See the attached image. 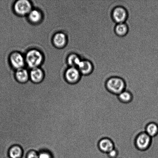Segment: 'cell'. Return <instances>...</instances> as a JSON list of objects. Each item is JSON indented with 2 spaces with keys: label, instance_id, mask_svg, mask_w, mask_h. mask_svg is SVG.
I'll return each mask as SVG.
<instances>
[{
  "label": "cell",
  "instance_id": "6da1fadb",
  "mask_svg": "<svg viewBox=\"0 0 158 158\" xmlns=\"http://www.w3.org/2000/svg\"><path fill=\"white\" fill-rule=\"evenodd\" d=\"M24 44L26 49L24 54L26 65L29 69L40 67L44 61V56L43 52L39 49L35 48H28Z\"/></svg>",
  "mask_w": 158,
  "mask_h": 158
},
{
  "label": "cell",
  "instance_id": "7a4b0ae2",
  "mask_svg": "<svg viewBox=\"0 0 158 158\" xmlns=\"http://www.w3.org/2000/svg\"><path fill=\"white\" fill-rule=\"evenodd\" d=\"M106 90L113 95L117 96L126 89L125 80L120 77H111L106 80L105 85Z\"/></svg>",
  "mask_w": 158,
  "mask_h": 158
},
{
  "label": "cell",
  "instance_id": "3957f363",
  "mask_svg": "<svg viewBox=\"0 0 158 158\" xmlns=\"http://www.w3.org/2000/svg\"><path fill=\"white\" fill-rule=\"evenodd\" d=\"M153 142V139L144 131H141L135 136L134 140V144L138 151L144 152L151 148Z\"/></svg>",
  "mask_w": 158,
  "mask_h": 158
},
{
  "label": "cell",
  "instance_id": "277c9868",
  "mask_svg": "<svg viewBox=\"0 0 158 158\" xmlns=\"http://www.w3.org/2000/svg\"><path fill=\"white\" fill-rule=\"evenodd\" d=\"M33 9L30 0H15L13 9L17 15L20 17H26Z\"/></svg>",
  "mask_w": 158,
  "mask_h": 158
},
{
  "label": "cell",
  "instance_id": "5b68a950",
  "mask_svg": "<svg viewBox=\"0 0 158 158\" xmlns=\"http://www.w3.org/2000/svg\"><path fill=\"white\" fill-rule=\"evenodd\" d=\"M9 61L15 70L24 68L26 65L24 54L19 51H15L11 52L9 55Z\"/></svg>",
  "mask_w": 158,
  "mask_h": 158
},
{
  "label": "cell",
  "instance_id": "8992f818",
  "mask_svg": "<svg viewBox=\"0 0 158 158\" xmlns=\"http://www.w3.org/2000/svg\"><path fill=\"white\" fill-rule=\"evenodd\" d=\"M128 16L127 10L123 6H117L113 9L111 12V17L117 24L125 23Z\"/></svg>",
  "mask_w": 158,
  "mask_h": 158
},
{
  "label": "cell",
  "instance_id": "52a82bcc",
  "mask_svg": "<svg viewBox=\"0 0 158 158\" xmlns=\"http://www.w3.org/2000/svg\"><path fill=\"white\" fill-rule=\"evenodd\" d=\"M98 149L101 152L107 154L115 148L114 141L110 138L104 137L100 138L97 143Z\"/></svg>",
  "mask_w": 158,
  "mask_h": 158
},
{
  "label": "cell",
  "instance_id": "ba28073f",
  "mask_svg": "<svg viewBox=\"0 0 158 158\" xmlns=\"http://www.w3.org/2000/svg\"><path fill=\"white\" fill-rule=\"evenodd\" d=\"M81 75L78 69L75 67L68 68L64 73V77L66 81L72 84L78 83Z\"/></svg>",
  "mask_w": 158,
  "mask_h": 158
},
{
  "label": "cell",
  "instance_id": "9c48e42d",
  "mask_svg": "<svg viewBox=\"0 0 158 158\" xmlns=\"http://www.w3.org/2000/svg\"><path fill=\"white\" fill-rule=\"evenodd\" d=\"M52 44L58 48H62L67 44V35L63 31H58L56 32L52 37Z\"/></svg>",
  "mask_w": 158,
  "mask_h": 158
},
{
  "label": "cell",
  "instance_id": "30bf717a",
  "mask_svg": "<svg viewBox=\"0 0 158 158\" xmlns=\"http://www.w3.org/2000/svg\"><path fill=\"white\" fill-rule=\"evenodd\" d=\"M26 17L29 22L33 24H39L43 21L44 18L43 12L37 8H33Z\"/></svg>",
  "mask_w": 158,
  "mask_h": 158
},
{
  "label": "cell",
  "instance_id": "8fae6325",
  "mask_svg": "<svg viewBox=\"0 0 158 158\" xmlns=\"http://www.w3.org/2000/svg\"><path fill=\"white\" fill-rule=\"evenodd\" d=\"M44 76V72L41 68H34L29 71V78L34 83H40L43 80Z\"/></svg>",
  "mask_w": 158,
  "mask_h": 158
},
{
  "label": "cell",
  "instance_id": "7c38bea8",
  "mask_svg": "<svg viewBox=\"0 0 158 158\" xmlns=\"http://www.w3.org/2000/svg\"><path fill=\"white\" fill-rule=\"evenodd\" d=\"M77 69L82 75H87L93 72L94 66L89 60H83L81 61Z\"/></svg>",
  "mask_w": 158,
  "mask_h": 158
},
{
  "label": "cell",
  "instance_id": "4fadbf2b",
  "mask_svg": "<svg viewBox=\"0 0 158 158\" xmlns=\"http://www.w3.org/2000/svg\"><path fill=\"white\" fill-rule=\"evenodd\" d=\"M117 100L123 104H128L133 102L134 99V94L131 91L126 89L117 96Z\"/></svg>",
  "mask_w": 158,
  "mask_h": 158
},
{
  "label": "cell",
  "instance_id": "5bb4252c",
  "mask_svg": "<svg viewBox=\"0 0 158 158\" xmlns=\"http://www.w3.org/2000/svg\"><path fill=\"white\" fill-rule=\"evenodd\" d=\"M15 78L17 81L20 83H26L29 80V72L26 68L15 70Z\"/></svg>",
  "mask_w": 158,
  "mask_h": 158
},
{
  "label": "cell",
  "instance_id": "9a60e30c",
  "mask_svg": "<svg viewBox=\"0 0 158 158\" xmlns=\"http://www.w3.org/2000/svg\"><path fill=\"white\" fill-rule=\"evenodd\" d=\"M144 131L152 139L158 135V124L154 122H150L145 125Z\"/></svg>",
  "mask_w": 158,
  "mask_h": 158
},
{
  "label": "cell",
  "instance_id": "2e32d148",
  "mask_svg": "<svg viewBox=\"0 0 158 158\" xmlns=\"http://www.w3.org/2000/svg\"><path fill=\"white\" fill-rule=\"evenodd\" d=\"M82 60L78 54L72 52L68 56L67 63L69 67H78V65Z\"/></svg>",
  "mask_w": 158,
  "mask_h": 158
},
{
  "label": "cell",
  "instance_id": "e0dca14e",
  "mask_svg": "<svg viewBox=\"0 0 158 158\" xmlns=\"http://www.w3.org/2000/svg\"><path fill=\"white\" fill-rule=\"evenodd\" d=\"M23 150L18 145H15L10 148L9 155L10 158H22L23 155Z\"/></svg>",
  "mask_w": 158,
  "mask_h": 158
},
{
  "label": "cell",
  "instance_id": "ac0fdd59",
  "mask_svg": "<svg viewBox=\"0 0 158 158\" xmlns=\"http://www.w3.org/2000/svg\"><path fill=\"white\" fill-rule=\"evenodd\" d=\"M128 28L125 23H118L114 27V32L119 36H123L128 33Z\"/></svg>",
  "mask_w": 158,
  "mask_h": 158
},
{
  "label": "cell",
  "instance_id": "d6986e66",
  "mask_svg": "<svg viewBox=\"0 0 158 158\" xmlns=\"http://www.w3.org/2000/svg\"><path fill=\"white\" fill-rule=\"evenodd\" d=\"M106 154L108 158H118L119 152L118 150L115 148Z\"/></svg>",
  "mask_w": 158,
  "mask_h": 158
},
{
  "label": "cell",
  "instance_id": "ffe728a7",
  "mask_svg": "<svg viewBox=\"0 0 158 158\" xmlns=\"http://www.w3.org/2000/svg\"><path fill=\"white\" fill-rule=\"evenodd\" d=\"M39 153L34 150L29 152L26 156V158H38Z\"/></svg>",
  "mask_w": 158,
  "mask_h": 158
}]
</instances>
